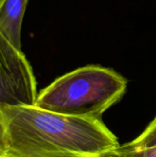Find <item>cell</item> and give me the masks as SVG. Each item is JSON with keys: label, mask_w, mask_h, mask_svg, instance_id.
Here are the masks:
<instances>
[{"label": "cell", "mask_w": 156, "mask_h": 157, "mask_svg": "<svg viewBox=\"0 0 156 157\" xmlns=\"http://www.w3.org/2000/svg\"><path fill=\"white\" fill-rule=\"evenodd\" d=\"M131 149H146L156 147V117L135 140L123 145Z\"/></svg>", "instance_id": "5b68a950"}, {"label": "cell", "mask_w": 156, "mask_h": 157, "mask_svg": "<svg viewBox=\"0 0 156 157\" xmlns=\"http://www.w3.org/2000/svg\"><path fill=\"white\" fill-rule=\"evenodd\" d=\"M127 85L112 69L86 65L55 79L38 94L35 105L65 116L102 120L124 96Z\"/></svg>", "instance_id": "7a4b0ae2"}, {"label": "cell", "mask_w": 156, "mask_h": 157, "mask_svg": "<svg viewBox=\"0 0 156 157\" xmlns=\"http://www.w3.org/2000/svg\"><path fill=\"white\" fill-rule=\"evenodd\" d=\"M108 154L119 157H156V147L146 149H131L120 145L117 149L108 152Z\"/></svg>", "instance_id": "8992f818"}, {"label": "cell", "mask_w": 156, "mask_h": 157, "mask_svg": "<svg viewBox=\"0 0 156 157\" xmlns=\"http://www.w3.org/2000/svg\"><path fill=\"white\" fill-rule=\"evenodd\" d=\"M119 146L102 120L0 105V157H98Z\"/></svg>", "instance_id": "6da1fadb"}, {"label": "cell", "mask_w": 156, "mask_h": 157, "mask_svg": "<svg viewBox=\"0 0 156 157\" xmlns=\"http://www.w3.org/2000/svg\"><path fill=\"white\" fill-rule=\"evenodd\" d=\"M0 2H1V0H0Z\"/></svg>", "instance_id": "ba28073f"}, {"label": "cell", "mask_w": 156, "mask_h": 157, "mask_svg": "<svg viewBox=\"0 0 156 157\" xmlns=\"http://www.w3.org/2000/svg\"><path fill=\"white\" fill-rule=\"evenodd\" d=\"M29 0H1L0 31L21 50V28Z\"/></svg>", "instance_id": "277c9868"}, {"label": "cell", "mask_w": 156, "mask_h": 157, "mask_svg": "<svg viewBox=\"0 0 156 157\" xmlns=\"http://www.w3.org/2000/svg\"><path fill=\"white\" fill-rule=\"evenodd\" d=\"M38 94L27 57L0 31V105H35Z\"/></svg>", "instance_id": "3957f363"}, {"label": "cell", "mask_w": 156, "mask_h": 157, "mask_svg": "<svg viewBox=\"0 0 156 157\" xmlns=\"http://www.w3.org/2000/svg\"><path fill=\"white\" fill-rule=\"evenodd\" d=\"M98 157H119V156H116V155H110V154L107 153V154L102 155H100V156H98Z\"/></svg>", "instance_id": "52a82bcc"}]
</instances>
